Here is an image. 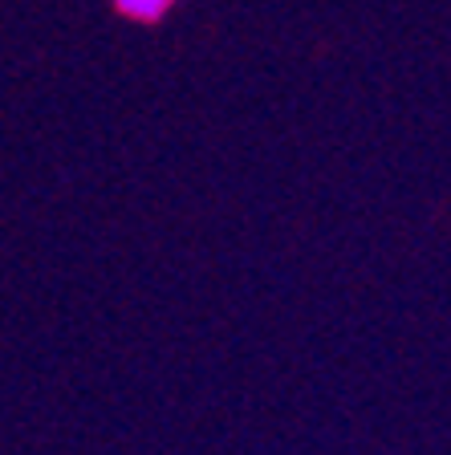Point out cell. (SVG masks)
Returning a JSON list of instances; mask_svg holds the SVG:
<instances>
[{
	"label": "cell",
	"instance_id": "1",
	"mask_svg": "<svg viewBox=\"0 0 451 455\" xmlns=\"http://www.w3.org/2000/svg\"><path fill=\"white\" fill-rule=\"evenodd\" d=\"M175 0H114V9L123 12L126 20H139V25H150V20H159L163 12L171 9Z\"/></svg>",
	"mask_w": 451,
	"mask_h": 455
}]
</instances>
